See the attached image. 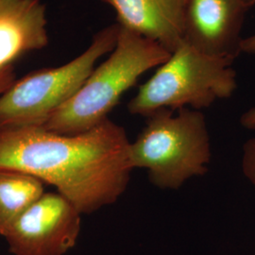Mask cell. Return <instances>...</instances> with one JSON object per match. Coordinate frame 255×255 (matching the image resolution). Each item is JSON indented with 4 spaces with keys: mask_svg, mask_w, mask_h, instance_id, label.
I'll use <instances>...</instances> for the list:
<instances>
[{
    "mask_svg": "<svg viewBox=\"0 0 255 255\" xmlns=\"http://www.w3.org/2000/svg\"><path fill=\"white\" fill-rule=\"evenodd\" d=\"M0 169L53 185L82 215H89L117 202L134 167L124 128L107 119L74 135L43 127L0 131Z\"/></svg>",
    "mask_w": 255,
    "mask_h": 255,
    "instance_id": "cell-1",
    "label": "cell"
},
{
    "mask_svg": "<svg viewBox=\"0 0 255 255\" xmlns=\"http://www.w3.org/2000/svg\"><path fill=\"white\" fill-rule=\"evenodd\" d=\"M171 53L154 41L120 25L117 46L93 70L80 90L43 126L49 131L74 135L98 126L121 97L151 68L165 63Z\"/></svg>",
    "mask_w": 255,
    "mask_h": 255,
    "instance_id": "cell-2",
    "label": "cell"
},
{
    "mask_svg": "<svg viewBox=\"0 0 255 255\" xmlns=\"http://www.w3.org/2000/svg\"><path fill=\"white\" fill-rule=\"evenodd\" d=\"M174 112L160 109L146 118L145 127L130 143V158L134 168L146 169L152 185L178 190L187 180L208 172L212 152L201 111Z\"/></svg>",
    "mask_w": 255,
    "mask_h": 255,
    "instance_id": "cell-3",
    "label": "cell"
},
{
    "mask_svg": "<svg viewBox=\"0 0 255 255\" xmlns=\"http://www.w3.org/2000/svg\"><path fill=\"white\" fill-rule=\"evenodd\" d=\"M232 61L203 54L182 40L168 60L128 103L130 115L147 118L160 109L208 108L237 88Z\"/></svg>",
    "mask_w": 255,
    "mask_h": 255,
    "instance_id": "cell-4",
    "label": "cell"
},
{
    "mask_svg": "<svg viewBox=\"0 0 255 255\" xmlns=\"http://www.w3.org/2000/svg\"><path fill=\"white\" fill-rule=\"evenodd\" d=\"M120 24L99 31L89 47L71 62L46 68L13 82L0 95V131L43 127L91 75L97 62L118 44Z\"/></svg>",
    "mask_w": 255,
    "mask_h": 255,
    "instance_id": "cell-5",
    "label": "cell"
},
{
    "mask_svg": "<svg viewBox=\"0 0 255 255\" xmlns=\"http://www.w3.org/2000/svg\"><path fill=\"white\" fill-rule=\"evenodd\" d=\"M82 214L59 193H45L0 236L13 255H65L76 246Z\"/></svg>",
    "mask_w": 255,
    "mask_h": 255,
    "instance_id": "cell-6",
    "label": "cell"
},
{
    "mask_svg": "<svg viewBox=\"0 0 255 255\" xmlns=\"http://www.w3.org/2000/svg\"><path fill=\"white\" fill-rule=\"evenodd\" d=\"M249 9L238 0H185L183 40L203 54L234 62Z\"/></svg>",
    "mask_w": 255,
    "mask_h": 255,
    "instance_id": "cell-7",
    "label": "cell"
},
{
    "mask_svg": "<svg viewBox=\"0 0 255 255\" xmlns=\"http://www.w3.org/2000/svg\"><path fill=\"white\" fill-rule=\"evenodd\" d=\"M128 29L158 43L170 53L183 40L185 0H102Z\"/></svg>",
    "mask_w": 255,
    "mask_h": 255,
    "instance_id": "cell-8",
    "label": "cell"
},
{
    "mask_svg": "<svg viewBox=\"0 0 255 255\" xmlns=\"http://www.w3.org/2000/svg\"><path fill=\"white\" fill-rule=\"evenodd\" d=\"M46 6L40 0H0V70L47 45Z\"/></svg>",
    "mask_w": 255,
    "mask_h": 255,
    "instance_id": "cell-9",
    "label": "cell"
},
{
    "mask_svg": "<svg viewBox=\"0 0 255 255\" xmlns=\"http://www.w3.org/2000/svg\"><path fill=\"white\" fill-rule=\"evenodd\" d=\"M44 194V182L36 177L0 169V234Z\"/></svg>",
    "mask_w": 255,
    "mask_h": 255,
    "instance_id": "cell-10",
    "label": "cell"
},
{
    "mask_svg": "<svg viewBox=\"0 0 255 255\" xmlns=\"http://www.w3.org/2000/svg\"><path fill=\"white\" fill-rule=\"evenodd\" d=\"M241 167L247 180L255 188V137L249 139L243 146Z\"/></svg>",
    "mask_w": 255,
    "mask_h": 255,
    "instance_id": "cell-11",
    "label": "cell"
},
{
    "mask_svg": "<svg viewBox=\"0 0 255 255\" xmlns=\"http://www.w3.org/2000/svg\"><path fill=\"white\" fill-rule=\"evenodd\" d=\"M15 73L13 66L0 70V95L6 91L15 82Z\"/></svg>",
    "mask_w": 255,
    "mask_h": 255,
    "instance_id": "cell-12",
    "label": "cell"
},
{
    "mask_svg": "<svg viewBox=\"0 0 255 255\" xmlns=\"http://www.w3.org/2000/svg\"><path fill=\"white\" fill-rule=\"evenodd\" d=\"M240 124L250 130H255V107L245 112L240 118Z\"/></svg>",
    "mask_w": 255,
    "mask_h": 255,
    "instance_id": "cell-13",
    "label": "cell"
},
{
    "mask_svg": "<svg viewBox=\"0 0 255 255\" xmlns=\"http://www.w3.org/2000/svg\"><path fill=\"white\" fill-rule=\"evenodd\" d=\"M241 51L248 54H255V33L243 39Z\"/></svg>",
    "mask_w": 255,
    "mask_h": 255,
    "instance_id": "cell-14",
    "label": "cell"
},
{
    "mask_svg": "<svg viewBox=\"0 0 255 255\" xmlns=\"http://www.w3.org/2000/svg\"><path fill=\"white\" fill-rule=\"evenodd\" d=\"M238 1L241 2L244 6H246L249 9L253 8L255 5V0H238Z\"/></svg>",
    "mask_w": 255,
    "mask_h": 255,
    "instance_id": "cell-15",
    "label": "cell"
}]
</instances>
